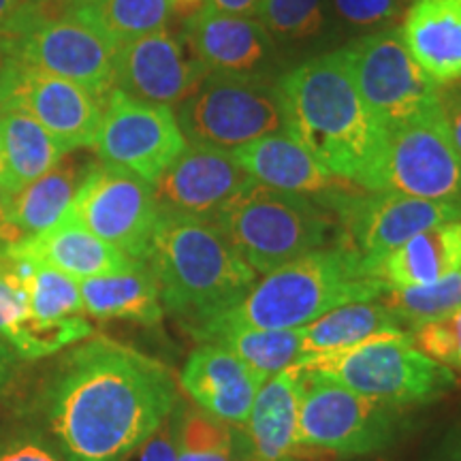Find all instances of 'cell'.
<instances>
[{
    "label": "cell",
    "mask_w": 461,
    "mask_h": 461,
    "mask_svg": "<svg viewBox=\"0 0 461 461\" xmlns=\"http://www.w3.org/2000/svg\"><path fill=\"white\" fill-rule=\"evenodd\" d=\"M177 402L176 376L165 363L96 336L62 359L48 419L67 461H115L148 440Z\"/></svg>",
    "instance_id": "1"
},
{
    "label": "cell",
    "mask_w": 461,
    "mask_h": 461,
    "mask_svg": "<svg viewBox=\"0 0 461 461\" xmlns=\"http://www.w3.org/2000/svg\"><path fill=\"white\" fill-rule=\"evenodd\" d=\"M278 90L288 135L339 180L372 190L387 131L361 99L342 50L302 62Z\"/></svg>",
    "instance_id": "2"
},
{
    "label": "cell",
    "mask_w": 461,
    "mask_h": 461,
    "mask_svg": "<svg viewBox=\"0 0 461 461\" xmlns=\"http://www.w3.org/2000/svg\"><path fill=\"white\" fill-rule=\"evenodd\" d=\"M389 291L366 258L331 244L265 274L227 312L193 333L207 339L224 327L299 330L346 303L374 302Z\"/></svg>",
    "instance_id": "3"
},
{
    "label": "cell",
    "mask_w": 461,
    "mask_h": 461,
    "mask_svg": "<svg viewBox=\"0 0 461 461\" xmlns=\"http://www.w3.org/2000/svg\"><path fill=\"white\" fill-rule=\"evenodd\" d=\"M160 302L190 333L227 312L258 280L214 222L160 214L148 257Z\"/></svg>",
    "instance_id": "4"
},
{
    "label": "cell",
    "mask_w": 461,
    "mask_h": 461,
    "mask_svg": "<svg viewBox=\"0 0 461 461\" xmlns=\"http://www.w3.org/2000/svg\"><path fill=\"white\" fill-rule=\"evenodd\" d=\"M212 222L261 276L338 240L336 216L319 199L255 180L230 197Z\"/></svg>",
    "instance_id": "5"
},
{
    "label": "cell",
    "mask_w": 461,
    "mask_h": 461,
    "mask_svg": "<svg viewBox=\"0 0 461 461\" xmlns=\"http://www.w3.org/2000/svg\"><path fill=\"white\" fill-rule=\"evenodd\" d=\"M293 367L403 411L434 403L457 387V374L420 353L411 331L376 336L338 353L302 359Z\"/></svg>",
    "instance_id": "6"
},
{
    "label": "cell",
    "mask_w": 461,
    "mask_h": 461,
    "mask_svg": "<svg viewBox=\"0 0 461 461\" xmlns=\"http://www.w3.org/2000/svg\"><path fill=\"white\" fill-rule=\"evenodd\" d=\"M293 370L299 376L297 457H367L393 447L406 428L403 408L355 393L314 372Z\"/></svg>",
    "instance_id": "7"
},
{
    "label": "cell",
    "mask_w": 461,
    "mask_h": 461,
    "mask_svg": "<svg viewBox=\"0 0 461 461\" xmlns=\"http://www.w3.org/2000/svg\"><path fill=\"white\" fill-rule=\"evenodd\" d=\"M176 118L188 143L224 152L286 131L278 84L263 77L207 75L177 105Z\"/></svg>",
    "instance_id": "8"
},
{
    "label": "cell",
    "mask_w": 461,
    "mask_h": 461,
    "mask_svg": "<svg viewBox=\"0 0 461 461\" xmlns=\"http://www.w3.org/2000/svg\"><path fill=\"white\" fill-rule=\"evenodd\" d=\"M338 221V240L380 276L391 252L436 224L461 221V201H429L348 186L319 199Z\"/></svg>",
    "instance_id": "9"
},
{
    "label": "cell",
    "mask_w": 461,
    "mask_h": 461,
    "mask_svg": "<svg viewBox=\"0 0 461 461\" xmlns=\"http://www.w3.org/2000/svg\"><path fill=\"white\" fill-rule=\"evenodd\" d=\"M342 54L361 99L384 131L438 107L440 86L411 56L400 26L363 34Z\"/></svg>",
    "instance_id": "10"
},
{
    "label": "cell",
    "mask_w": 461,
    "mask_h": 461,
    "mask_svg": "<svg viewBox=\"0 0 461 461\" xmlns=\"http://www.w3.org/2000/svg\"><path fill=\"white\" fill-rule=\"evenodd\" d=\"M370 193H400L429 201H461V157L440 105L387 131Z\"/></svg>",
    "instance_id": "11"
},
{
    "label": "cell",
    "mask_w": 461,
    "mask_h": 461,
    "mask_svg": "<svg viewBox=\"0 0 461 461\" xmlns=\"http://www.w3.org/2000/svg\"><path fill=\"white\" fill-rule=\"evenodd\" d=\"M96 238L135 261H148L160 212L152 184L118 167H88L68 210Z\"/></svg>",
    "instance_id": "12"
},
{
    "label": "cell",
    "mask_w": 461,
    "mask_h": 461,
    "mask_svg": "<svg viewBox=\"0 0 461 461\" xmlns=\"http://www.w3.org/2000/svg\"><path fill=\"white\" fill-rule=\"evenodd\" d=\"M115 54L118 45L73 9L51 20L39 11L11 60L79 84L105 103L113 90Z\"/></svg>",
    "instance_id": "13"
},
{
    "label": "cell",
    "mask_w": 461,
    "mask_h": 461,
    "mask_svg": "<svg viewBox=\"0 0 461 461\" xmlns=\"http://www.w3.org/2000/svg\"><path fill=\"white\" fill-rule=\"evenodd\" d=\"M186 146L171 107L135 101L112 90L103 103L101 126L92 148L101 163L135 173L152 184Z\"/></svg>",
    "instance_id": "14"
},
{
    "label": "cell",
    "mask_w": 461,
    "mask_h": 461,
    "mask_svg": "<svg viewBox=\"0 0 461 461\" xmlns=\"http://www.w3.org/2000/svg\"><path fill=\"white\" fill-rule=\"evenodd\" d=\"M0 105L26 112L67 154L95 146L103 118V101L92 92L14 60L0 68Z\"/></svg>",
    "instance_id": "15"
},
{
    "label": "cell",
    "mask_w": 461,
    "mask_h": 461,
    "mask_svg": "<svg viewBox=\"0 0 461 461\" xmlns=\"http://www.w3.org/2000/svg\"><path fill=\"white\" fill-rule=\"evenodd\" d=\"M182 37L158 31L120 45L115 54L113 90L152 105H180L207 77Z\"/></svg>",
    "instance_id": "16"
},
{
    "label": "cell",
    "mask_w": 461,
    "mask_h": 461,
    "mask_svg": "<svg viewBox=\"0 0 461 461\" xmlns=\"http://www.w3.org/2000/svg\"><path fill=\"white\" fill-rule=\"evenodd\" d=\"M252 177L224 149L188 143L152 182L160 214L214 221L218 210L248 186Z\"/></svg>",
    "instance_id": "17"
},
{
    "label": "cell",
    "mask_w": 461,
    "mask_h": 461,
    "mask_svg": "<svg viewBox=\"0 0 461 461\" xmlns=\"http://www.w3.org/2000/svg\"><path fill=\"white\" fill-rule=\"evenodd\" d=\"M180 37L210 75L261 77L274 58V39L257 17L203 7L184 22Z\"/></svg>",
    "instance_id": "18"
},
{
    "label": "cell",
    "mask_w": 461,
    "mask_h": 461,
    "mask_svg": "<svg viewBox=\"0 0 461 461\" xmlns=\"http://www.w3.org/2000/svg\"><path fill=\"white\" fill-rule=\"evenodd\" d=\"M263 383L265 376L216 342L197 346L180 374V389L194 406L238 428L246 425Z\"/></svg>",
    "instance_id": "19"
},
{
    "label": "cell",
    "mask_w": 461,
    "mask_h": 461,
    "mask_svg": "<svg viewBox=\"0 0 461 461\" xmlns=\"http://www.w3.org/2000/svg\"><path fill=\"white\" fill-rule=\"evenodd\" d=\"M230 157L252 180L263 186L285 190V193L322 199L336 190L355 186L327 171L286 131L272 132L261 140L246 143L233 149Z\"/></svg>",
    "instance_id": "20"
},
{
    "label": "cell",
    "mask_w": 461,
    "mask_h": 461,
    "mask_svg": "<svg viewBox=\"0 0 461 461\" xmlns=\"http://www.w3.org/2000/svg\"><path fill=\"white\" fill-rule=\"evenodd\" d=\"M400 31L431 82H461V0H411Z\"/></svg>",
    "instance_id": "21"
},
{
    "label": "cell",
    "mask_w": 461,
    "mask_h": 461,
    "mask_svg": "<svg viewBox=\"0 0 461 461\" xmlns=\"http://www.w3.org/2000/svg\"><path fill=\"white\" fill-rule=\"evenodd\" d=\"M7 255L26 257L50 265L75 280L122 272L135 263V258L126 257L118 248L96 238L68 214L45 233L11 248Z\"/></svg>",
    "instance_id": "22"
},
{
    "label": "cell",
    "mask_w": 461,
    "mask_h": 461,
    "mask_svg": "<svg viewBox=\"0 0 461 461\" xmlns=\"http://www.w3.org/2000/svg\"><path fill=\"white\" fill-rule=\"evenodd\" d=\"M90 165L62 158L43 177L28 184L11 199L7 222L0 229V257L22 241L37 238L56 227L71 210V203Z\"/></svg>",
    "instance_id": "23"
},
{
    "label": "cell",
    "mask_w": 461,
    "mask_h": 461,
    "mask_svg": "<svg viewBox=\"0 0 461 461\" xmlns=\"http://www.w3.org/2000/svg\"><path fill=\"white\" fill-rule=\"evenodd\" d=\"M241 429L250 461L297 457L299 376L293 367L265 378Z\"/></svg>",
    "instance_id": "24"
},
{
    "label": "cell",
    "mask_w": 461,
    "mask_h": 461,
    "mask_svg": "<svg viewBox=\"0 0 461 461\" xmlns=\"http://www.w3.org/2000/svg\"><path fill=\"white\" fill-rule=\"evenodd\" d=\"M84 312L92 319H124L158 325L165 308L158 280L148 261H135L122 272L79 280Z\"/></svg>",
    "instance_id": "25"
},
{
    "label": "cell",
    "mask_w": 461,
    "mask_h": 461,
    "mask_svg": "<svg viewBox=\"0 0 461 461\" xmlns=\"http://www.w3.org/2000/svg\"><path fill=\"white\" fill-rule=\"evenodd\" d=\"M67 152L37 120L17 107L0 105V182L20 193L54 169Z\"/></svg>",
    "instance_id": "26"
},
{
    "label": "cell",
    "mask_w": 461,
    "mask_h": 461,
    "mask_svg": "<svg viewBox=\"0 0 461 461\" xmlns=\"http://www.w3.org/2000/svg\"><path fill=\"white\" fill-rule=\"evenodd\" d=\"M461 269V221L436 224L414 235L380 265L389 288L425 286Z\"/></svg>",
    "instance_id": "27"
},
{
    "label": "cell",
    "mask_w": 461,
    "mask_h": 461,
    "mask_svg": "<svg viewBox=\"0 0 461 461\" xmlns=\"http://www.w3.org/2000/svg\"><path fill=\"white\" fill-rule=\"evenodd\" d=\"M406 333L400 319L380 299L346 303L303 327V357L338 353L376 336Z\"/></svg>",
    "instance_id": "28"
},
{
    "label": "cell",
    "mask_w": 461,
    "mask_h": 461,
    "mask_svg": "<svg viewBox=\"0 0 461 461\" xmlns=\"http://www.w3.org/2000/svg\"><path fill=\"white\" fill-rule=\"evenodd\" d=\"M176 436L177 461H250L244 429L212 417L182 397L176 406Z\"/></svg>",
    "instance_id": "29"
},
{
    "label": "cell",
    "mask_w": 461,
    "mask_h": 461,
    "mask_svg": "<svg viewBox=\"0 0 461 461\" xmlns=\"http://www.w3.org/2000/svg\"><path fill=\"white\" fill-rule=\"evenodd\" d=\"M203 342L229 348L248 367L269 378L297 366L303 357V327L299 330H261V327H224Z\"/></svg>",
    "instance_id": "30"
},
{
    "label": "cell",
    "mask_w": 461,
    "mask_h": 461,
    "mask_svg": "<svg viewBox=\"0 0 461 461\" xmlns=\"http://www.w3.org/2000/svg\"><path fill=\"white\" fill-rule=\"evenodd\" d=\"M73 11L120 48L146 34L165 31L171 17V0H95Z\"/></svg>",
    "instance_id": "31"
},
{
    "label": "cell",
    "mask_w": 461,
    "mask_h": 461,
    "mask_svg": "<svg viewBox=\"0 0 461 461\" xmlns=\"http://www.w3.org/2000/svg\"><path fill=\"white\" fill-rule=\"evenodd\" d=\"M22 282H24L28 305L34 319L60 321L84 314L79 280L71 276L22 257Z\"/></svg>",
    "instance_id": "32"
},
{
    "label": "cell",
    "mask_w": 461,
    "mask_h": 461,
    "mask_svg": "<svg viewBox=\"0 0 461 461\" xmlns=\"http://www.w3.org/2000/svg\"><path fill=\"white\" fill-rule=\"evenodd\" d=\"M383 303L411 330L461 310V269L425 286L389 288Z\"/></svg>",
    "instance_id": "33"
},
{
    "label": "cell",
    "mask_w": 461,
    "mask_h": 461,
    "mask_svg": "<svg viewBox=\"0 0 461 461\" xmlns=\"http://www.w3.org/2000/svg\"><path fill=\"white\" fill-rule=\"evenodd\" d=\"M257 20L274 41L303 43L327 26L322 0H263Z\"/></svg>",
    "instance_id": "34"
},
{
    "label": "cell",
    "mask_w": 461,
    "mask_h": 461,
    "mask_svg": "<svg viewBox=\"0 0 461 461\" xmlns=\"http://www.w3.org/2000/svg\"><path fill=\"white\" fill-rule=\"evenodd\" d=\"M420 353L453 372H461V310L411 330Z\"/></svg>",
    "instance_id": "35"
},
{
    "label": "cell",
    "mask_w": 461,
    "mask_h": 461,
    "mask_svg": "<svg viewBox=\"0 0 461 461\" xmlns=\"http://www.w3.org/2000/svg\"><path fill=\"white\" fill-rule=\"evenodd\" d=\"M331 5L348 26L376 32L397 26L411 0H331Z\"/></svg>",
    "instance_id": "36"
},
{
    "label": "cell",
    "mask_w": 461,
    "mask_h": 461,
    "mask_svg": "<svg viewBox=\"0 0 461 461\" xmlns=\"http://www.w3.org/2000/svg\"><path fill=\"white\" fill-rule=\"evenodd\" d=\"M0 461H67L60 448L32 429L0 431Z\"/></svg>",
    "instance_id": "37"
},
{
    "label": "cell",
    "mask_w": 461,
    "mask_h": 461,
    "mask_svg": "<svg viewBox=\"0 0 461 461\" xmlns=\"http://www.w3.org/2000/svg\"><path fill=\"white\" fill-rule=\"evenodd\" d=\"M31 319L26 288L0 267V336L14 346L24 322Z\"/></svg>",
    "instance_id": "38"
},
{
    "label": "cell",
    "mask_w": 461,
    "mask_h": 461,
    "mask_svg": "<svg viewBox=\"0 0 461 461\" xmlns=\"http://www.w3.org/2000/svg\"><path fill=\"white\" fill-rule=\"evenodd\" d=\"M37 14L39 3L34 0H0V68L14 58L22 32Z\"/></svg>",
    "instance_id": "39"
},
{
    "label": "cell",
    "mask_w": 461,
    "mask_h": 461,
    "mask_svg": "<svg viewBox=\"0 0 461 461\" xmlns=\"http://www.w3.org/2000/svg\"><path fill=\"white\" fill-rule=\"evenodd\" d=\"M115 461H177V436H176V411L169 414L160 428L148 440L131 448Z\"/></svg>",
    "instance_id": "40"
},
{
    "label": "cell",
    "mask_w": 461,
    "mask_h": 461,
    "mask_svg": "<svg viewBox=\"0 0 461 461\" xmlns=\"http://www.w3.org/2000/svg\"><path fill=\"white\" fill-rule=\"evenodd\" d=\"M438 105H440L442 120H445V126L448 135H451L453 146L461 157V82L440 86V92H438Z\"/></svg>",
    "instance_id": "41"
},
{
    "label": "cell",
    "mask_w": 461,
    "mask_h": 461,
    "mask_svg": "<svg viewBox=\"0 0 461 461\" xmlns=\"http://www.w3.org/2000/svg\"><path fill=\"white\" fill-rule=\"evenodd\" d=\"M423 461H461V419L448 425Z\"/></svg>",
    "instance_id": "42"
},
{
    "label": "cell",
    "mask_w": 461,
    "mask_h": 461,
    "mask_svg": "<svg viewBox=\"0 0 461 461\" xmlns=\"http://www.w3.org/2000/svg\"><path fill=\"white\" fill-rule=\"evenodd\" d=\"M263 0H207L205 7L221 11V14L241 15V17H257L261 11Z\"/></svg>",
    "instance_id": "43"
},
{
    "label": "cell",
    "mask_w": 461,
    "mask_h": 461,
    "mask_svg": "<svg viewBox=\"0 0 461 461\" xmlns=\"http://www.w3.org/2000/svg\"><path fill=\"white\" fill-rule=\"evenodd\" d=\"M17 359H22L20 355L15 353V348L11 346L7 339L0 336V384H5L14 374Z\"/></svg>",
    "instance_id": "44"
},
{
    "label": "cell",
    "mask_w": 461,
    "mask_h": 461,
    "mask_svg": "<svg viewBox=\"0 0 461 461\" xmlns=\"http://www.w3.org/2000/svg\"><path fill=\"white\" fill-rule=\"evenodd\" d=\"M205 5L207 0H171V15L182 17V20L186 22L188 17L197 15Z\"/></svg>",
    "instance_id": "45"
},
{
    "label": "cell",
    "mask_w": 461,
    "mask_h": 461,
    "mask_svg": "<svg viewBox=\"0 0 461 461\" xmlns=\"http://www.w3.org/2000/svg\"><path fill=\"white\" fill-rule=\"evenodd\" d=\"M90 3H95V0H67V5L68 7H84V5H90Z\"/></svg>",
    "instance_id": "46"
},
{
    "label": "cell",
    "mask_w": 461,
    "mask_h": 461,
    "mask_svg": "<svg viewBox=\"0 0 461 461\" xmlns=\"http://www.w3.org/2000/svg\"><path fill=\"white\" fill-rule=\"evenodd\" d=\"M282 461H321V459H302V457H288V459H282Z\"/></svg>",
    "instance_id": "47"
},
{
    "label": "cell",
    "mask_w": 461,
    "mask_h": 461,
    "mask_svg": "<svg viewBox=\"0 0 461 461\" xmlns=\"http://www.w3.org/2000/svg\"><path fill=\"white\" fill-rule=\"evenodd\" d=\"M34 3H39V5H41V3H48V0H34Z\"/></svg>",
    "instance_id": "48"
}]
</instances>
